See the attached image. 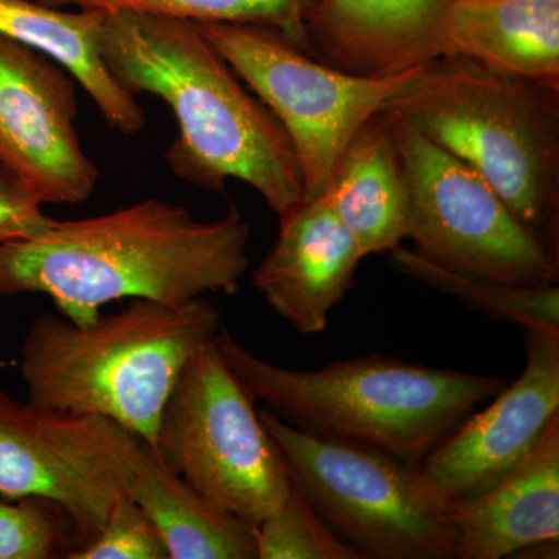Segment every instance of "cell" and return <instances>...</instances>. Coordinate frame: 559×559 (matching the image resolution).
<instances>
[{
	"label": "cell",
	"mask_w": 559,
	"mask_h": 559,
	"mask_svg": "<svg viewBox=\"0 0 559 559\" xmlns=\"http://www.w3.org/2000/svg\"><path fill=\"white\" fill-rule=\"evenodd\" d=\"M259 415L293 487L362 559H457L448 503L418 466Z\"/></svg>",
	"instance_id": "obj_6"
},
{
	"label": "cell",
	"mask_w": 559,
	"mask_h": 559,
	"mask_svg": "<svg viewBox=\"0 0 559 559\" xmlns=\"http://www.w3.org/2000/svg\"><path fill=\"white\" fill-rule=\"evenodd\" d=\"M384 109L479 173L559 255V86L448 53L415 70Z\"/></svg>",
	"instance_id": "obj_5"
},
{
	"label": "cell",
	"mask_w": 559,
	"mask_h": 559,
	"mask_svg": "<svg viewBox=\"0 0 559 559\" xmlns=\"http://www.w3.org/2000/svg\"><path fill=\"white\" fill-rule=\"evenodd\" d=\"M213 342L250 399L283 421L418 468L507 384L498 377L381 355L290 370L253 355L229 330L219 329Z\"/></svg>",
	"instance_id": "obj_3"
},
{
	"label": "cell",
	"mask_w": 559,
	"mask_h": 559,
	"mask_svg": "<svg viewBox=\"0 0 559 559\" xmlns=\"http://www.w3.org/2000/svg\"><path fill=\"white\" fill-rule=\"evenodd\" d=\"M43 204L11 168L0 160V242L25 241L46 234L55 224Z\"/></svg>",
	"instance_id": "obj_25"
},
{
	"label": "cell",
	"mask_w": 559,
	"mask_h": 559,
	"mask_svg": "<svg viewBox=\"0 0 559 559\" xmlns=\"http://www.w3.org/2000/svg\"><path fill=\"white\" fill-rule=\"evenodd\" d=\"M253 404L212 340L180 373L154 452L204 498L259 527L293 481Z\"/></svg>",
	"instance_id": "obj_7"
},
{
	"label": "cell",
	"mask_w": 559,
	"mask_h": 559,
	"mask_svg": "<svg viewBox=\"0 0 559 559\" xmlns=\"http://www.w3.org/2000/svg\"><path fill=\"white\" fill-rule=\"evenodd\" d=\"M392 252L396 270L440 293L457 297L471 310L479 311L489 319L518 323L524 330L558 331V285L518 286L480 275L448 270L432 263L403 245Z\"/></svg>",
	"instance_id": "obj_20"
},
{
	"label": "cell",
	"mask_w": 559,
	"mask_h": 559,
	"mask_svg": "<svg viewBox=\"0 0 559 559\" xmlns=\"http://www.w3.org/2000/svg\"><path fill=\"white\" fill-rule=\"evenodd\" d=\"M448 516L457 559L510 558L559 539V412L535 447L479 495L454 500Z\"/></svg>",
	"instance_id": "obj_15"
},
{
	"label": "cell",
	"mask_w": 559,
	"mask_h": 559,
	"mask_svg": "<svg viewBox=\"0 0 559 559\" xmlns=\"http://www.w3.org/2000/svg\"><path fill=\"white\" fill-rule=\"evenodd\" d=\"M525 331V366L487 407L473 412L419 466L441 502L479 495L535 447L559 412V333Z\"/></svg>",
	"instance_id": "obj_12"
},
{
	"label": "cell",
	"mask_w": 559,
	"mask_h": 559,
	"mask_svg": "<svg viewBox=\"0 0 559 559\" xmlns=\"http://www.w3.org/2000/svg\"><path fill=\"white\" fill-rule=\"evenodd\" d=\"M362 253L325 198L278 219L277 240L253 271L266 304L301 334H319L355 285Z\"/></svg>",
	"instance_id": "obj_14"
},
{
	"label": "cell",
	"mask_w": 559,
	"mask_h": 559,
	"mask_svg": "<svg viewBox=\"0 0 559 559\" xmlns=\"http://www.w3.org/2000/svg\"><path fill=\"white\" fill-rule=\"evenodd\" d=\"M259 559H362L293 487L286 502L257 527Z\"/></svg>",
	"instance_id": "obj_22"
},
{
	"label": "cell",
	"mask_w": 559,
	"mask_h": 559,
	"mask_svg": "<svg viewBox=\"0 0 559 559\" xmlns=\"http://www.w3.org/2000/svg\"><path fill=\"white\" fill-rule=\"evenodd\" d=\"M70 76L40 51L0 36V160L43 205L81 204L98 182L81 145Z\"/></svg>",
	"instance_id": "obj_11"
},
{
	"label": "cell",
	"mask_w": 559,
	"mask_h": 559,
	"mask_svg": "<svg viewBox=\"0 0 559 559\" xmlns=\"http://www.w3.org/2000/svg\"><path fill=\"white\" fill-rule=\"evenodd\" d=\"M364 259L407 238L409 191L399 145L384 110L356 130L323 193Z\"/></svg>",
	"instance_id": "obj_17"
},
{
	"label": "cell",
	"mask_w": 559,
	"mask_h": 559,
	"mask_svg": "<svg viewBox=\"0 0 559 559\" xmlns=\"http://www.w3.org/2000/svg\"><path fill=\"white\" fill-rule=\"evenodd\" d=\"M451 0H316L301 47L330 68L400 75L447 53Z\"/></svg>",
	"instance_id": "obj_13"
},
{
	"label": "cell",
	"mask_w": 559,
	"mask_h": 559,
	"mask_svg": "<svg viewBox=\"0 0 559 559\" xmlns=\"http://www.w3.org/2000/svg\"><path fill=\"white\" fill-rule=\"evenodd\" d=\"M124 491L159 532L170 559H259L257 527L204 498L130 430L110 421Z\"/></svg>",
	"instance_id": "obj_16"
},
{
	"label": "cell",
	"mask_w": 559,
	"mask_h": 559,
	"mask_svg": "<svg viewBox=\"0 0 559 559\" xmlns=\"http://www.w3.org/2000/svg\"><path fill=\"white\" fill-rule=\"evenodd\" d=\"M448 53L559 86V0H451Z\"/></svg>",
	"instance_id": "obj_19"
},
{
	"label": "cell",
	"mask_w": 559,
	"mask_h": 559,
	"mask_svg": "<svg viewBox=\"0 0 559 559\" xmlns=\"http://www.w3.org/2000/svg\"><path fill=\"white\" fill-rule=\"evenodd\" d=\"M79 547L60 507L40 499L0 498V559L69 558Z\"/></svg>",
	"instance_id": "obj_23"
},
{
	"label": "cell",
	"mask_w": 559,
	"mask_h": 559,
	"mask_svg": "<svg viewBox=\"0 0 559 559\" xmlns=\"http://www.w3.org/2000/svg\"><path fill=\"white\" fill-rule=\"evenodd\" d=\"M250 226L237 209L200 221L168 201L55 221L46 234L0 242V297L44 294L75 325L123 299L183 304L235 294L249 267Z\"/></svg>",
	"instance_id": "obj_1"
},
{
	"label": "cell",
	"mask_w": 559,
	"mask_h": 559,
	"mask_svg": "<svg viewBox=\"0 0 559 559\" xmlns=\"http://www.w3.org/2000/svg\"><path fill=\"white\" fill-rule=\"evenodd\" d=\"M46 5H75L106 14L130 11L205 24H264L282 28L301 46L304 25L316 0H38Z\"/></svg>",
	"instance_id": "obj_21"
},
{
	"label": "cell",
	"mask_w": 559,
	"mask_h": 559,
	"mask_svg": "<svg viewBox=\"0 0 559 559\" xmlns=\"http://www.w3.org/2000/svg\"><path fill=\"white\" fill-rule=\"evenodd\" d=\"M100 53L123 90L170 106L179 134L165 159L179 179L218 193L227 180H242L278 219L304 202L300 165L285 128L197 22L108 14Z\"/></svg>",
	"instance_id": "obj_2"
},
{
	"label": "cell",
	"mask_w": 559,
	"mask_h": 559,
	"mask_svg": "<svg viewBox=\"0 0 559 559\" xmlns=\"http://www.w3.org/2000/svg\"><path fill=\"white\" fill-rule=\"evenodd\" d=\"M197 25L285 128L299 160L305 200L323 197L349 139L418 69L364 79L316 61L288 33L272 25Z\"/></svg>",
	"instance_id": "obj_8"
},
{
	"label": "cell",
	"mask_w": 559,
	"mask_h": 559,
	"mask_svg": "<svg viewBox=\"0 0 559 559\" xmlns=\"http://www.w3.org/2000/svg\"><path fill=\"white\" fill-rule=\"evenodd\" d=\"M384 110L407 191V238L432 263L518 286L558 285L559 255L507 207L479 173Z\"/></svg>",
	"instance_id": "obj_9"
},
{
	"label": "cell",
	"mask_w": 559,
	"mask_h": 559,
	"mask_svg": "<svg viewBox=\"0 0 559 559\" xmlns=\"http://www.w3.org/2000/svg\"><path fill=\"white\" fill-rule=\"evenodd\" d=\"M108 14L98 10L61 11L32 0H0V36L40 51L68 70L90 95L103 119L123 135L146 124L135 95L110 75L100 53Z\"/></svg>",
	"instance_id": "obj_18"
},
{
	"label": "cell",
	"mask_w": 559,
	"mask_h": 559,
	"mask_svg": "<svg viewBox=\"0 0 559 559\" xmlns=\"http://www.w3.org/2000/svg\"><path fill=\"white\" fill-rule=\"evenodd\" d=\"M212 301L135 299L90 325L43 312L28 325L20 370L38 406L108 418L154 451L165 404L194 353L216 336Z\"/></svg>",
	"instance_id": "obj_4"
},
{
	"label": "cell",
	"mask_w": 559,
	"mask_h": 559,
	"mask_svg": "<svg viewBox=\"0 0 559 559\" xmlns=\"http://www.w3.org/2000/svg\"><path fill=\"white\" fill-rule=\"evenodd\" d=\"M121 491L110 419L49 409L0 390V498L60 507L81 547L100 533Z\"/></svg>",
	"instance_id": "obj_10"
},
{
	"label": "cell",
	"mask_w": 559,
	"mask_h": 559,
	"mask_svg": "<svg viewBox=\"0 0 559 559\" xmlns=\"http://www.w3.org/2000/svg\"><path fill=\"white\" fill-rule=\"evenodd\" d=\"M69 559H170L159 532L127 491H121L105 524Z\"/></svg>",
	"instance_id": "obj_24"
}]
</instances>
